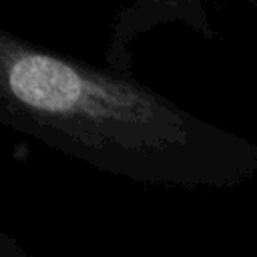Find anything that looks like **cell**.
Wrapping results in <instances>:
<instances>
[{"mask_svg":"<svg viewBox=\"0 0 257 257\" xmlns=\"http://www.w3.org/2000/svg\"><path fill=\"white\" fill-rule=\"evenodd\" d=\"M247 2H251L253 6H257V0H247Z\"/></svg>","mask_w":257,"mask_h":257,"instance_id":"277c9868","label":"cell"},{"mask_svg":"<svg viewBox=\"0 0 257 257\" xmlns=\"http://www.w3.org/2000/svg\"><path fill=\"white\" fill-rule=\"evenodd\" d=\"M0 257H28L26 251L18 245V241L12 239L8 233H4L2 227H0Z\"/></svg>","mask_w":257,"mask_h":257,"instance_id":"3957f363","label":"cell"},{"mask_svg":"<svg viewBox=\"0 0 257 257\" xmlns=\"http://www.w3.org/2000/svg\"><path fill=\"white\" fill-rule=\"evenodd\" d=\"M167 22L183 24L205 38H213V24L203 0H128L112 22L106 48L108 66L126 72L131 64V42Z\"/></svg>","mask_w":257,"mask_h":257,"instance_id":"7a4b0ae2","label":"cell"},{"mask_svg":"<svg viewBox=\"0 0 257 257\" xmlns=\"http://www.w3.org/2000/svg\"><path fill=\"white\" fill-rule=\"evenodd\" d=\"M0 124L100 171L133 179L227 177L231 135L181 110L126 72L44 48L0 26Z\"/></svg>","mask_w":257,"mask_h":257,"instance_id":"6da1fadb","label":"cell"}]
</instances>
